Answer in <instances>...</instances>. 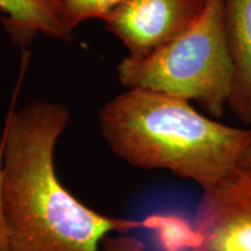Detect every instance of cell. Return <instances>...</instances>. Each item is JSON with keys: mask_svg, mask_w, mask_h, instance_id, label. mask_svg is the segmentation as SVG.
Segmentation results:
<instances>
[{"mask_svg": "<svg viewBox=\"0 0 251 251\" xmlns=\"http://www.w3.org/2000/svg\"><path fill=\"white\" fill-rule=\"evenodd\" d=\"M69 120L65 106L43 100L7 117L1 203L8 251H101L107 234L142 227L92 211L59 181L54 151Z\"/></svg>", "mask_w": 251, "mask_h": 251, "instance_id": "6da1fadb", "label": "cell"}, {"mask_svg": "<svg viewBox=\"0 0 251 251\" xmlns=\"http://www.w3.org/2000/svg\"><path fill=\"white\" fill-rule=\"evenodd\" d=\"M99 126L115 155L142 169H163L208 190L240 164L251 130L220 124L187 100L128 89L99 111Z\"/></svg>", "mask_w": 251, "mask_h": 251, "instance_id": "7a4b0ae2", "label": "cell"}, {"mask_svg": "<svg viewBox=\"0 0 251 251\" xmlns=\"http://www.w3.org/2000/svg\"><path fill=\"white\" fill-rule=\"evenodd\" d=\"M118 77L127 89L193 100L212 117L221 118L235 78L224 0H207L192 26L153 51L125 57L118 65Z\"/></svg>", "mask_w": 251, "mask_h": 251, "instance_id": "3957f363", "label": "cell"}, {"mask_svg": "<svg viewBox=\"0 0 251 251\" xmlns=\"http://www.w3.org/2000/svg\"><path fill=\"white\" fill-rule=\"evenodd\" d=\"M206 5L207 0H124L102 21L129 57H142L188 29Z\"/></svg>", "mask_w": 251, "mask_h": 251, "instance_id": "277c9868", "label": "cell"}, {"mask_svg": "<svg viewBox=\"0 0 251 251\" xmlns=\"http://www.w3.org/2000/svg\"><path fill=\"white\" fill-rule=\"evenodd\" d=\"M194 226L201 242L191 251H251V170L238 165L203 191Z\"/></svg>", "mask_w": 251, "mask_h": 251, "instance_id": "5b68a950", "label": "cell"}, {"mask_svg": "<svg viewBox=\"0 0 251 251\" xmlns=\"http://www.w3.org/2000/svg\"><path fill=\"white\" fill-rule=\"evenodd\" d=\"M235 78L228 107L251 124V0H224Z\"/></svg>", "mask_w": 251, "mask_h": 251, "instance_id": "8992f818", "label": "cell"}, {"mask_svg": "<svg viewBox=\"0 0 251 251\" xmlns=\"http://www.w3.org/2000/svg\"><path fill=\"white\" fill-rule=\"evenodd\" d=\"M1 25L9 40L27 48L40 34L62 41L72 40V33L56 17L49 0H0Z\"/></svg>", "mask_w": 251, "mask_h": 251, "instance_id": "52a82bcc", "label": "cell"}, {"mask_svg": "<svg viewBox=\"0 0 251 251\" xmlns=\"http://www.w3.org/2000/svg\"><path fill=\"white\" fill-rule=\"evenodd\" d=\"M142 227L155 233L156 242L162 251L192 250L201 242L194 224L176 213H158L142 221Z\"/></svg>", "mask_w": 251, "mask_h": 251, "instance_id": "ba28073f", "label": "cell"}, {"mask_svg": "<svg viewBox=\"0 0 251 251\" xmlns=\"http://www.w3.org/2000/svg\"><path fill=\"white\" fill-rule=\"evenodd\" d=\"M124 0H49L56 17L69 31L85 21L107 15Z\"/></svg>", "mask_w": 251, "mask_h": 251, "instance_id": "9c48e42d", "label": "cell"}, {"mask_svg": "<svg viewBox=\"0 0 251 251\" xmlns=\"http://www.w3.org/2000/svg\"><path fill=\"white\" fill-rule=\"evenodd\" d=\"M146 246L142 241L133 236L106 237L103 240L101 251H144Z\"/></svg>", "mask_w": 251, "mask_h": 251, "instance_id": "30bf717a", "label": "cell"}, {"mask_svg": "<svg viewBox=\"0 0 251 251\" xmlns=\"http://www.w3.org/2000/svg\"><path fill=\"white\" fill-rule=\"evenodd\" d=\"M2 153L4 148L0 143V251H8V229L6 225L1 203V179H2Z\"/></svg>", "mask_w": 251, "mask_h": 251, "instance_id": "8fae6325", "label": "cell"}, {"mask_svg": "<svg viewBox=\"0 0 251 251\" xmlns=\"http://www.w3.org/2000/svg\"><path fill=\"white\" fill-rule=\"evenodd\" d=\"M238 165L242 166V168H246V169H249V170H251V142L249 146H248L246 151H244L242 158H241V161H240V164Z\"/></svg>", "mask_w": 251, "mask_h": 251, "instance_id": "7c38bea8", "label": "cell"}]
</instances>
